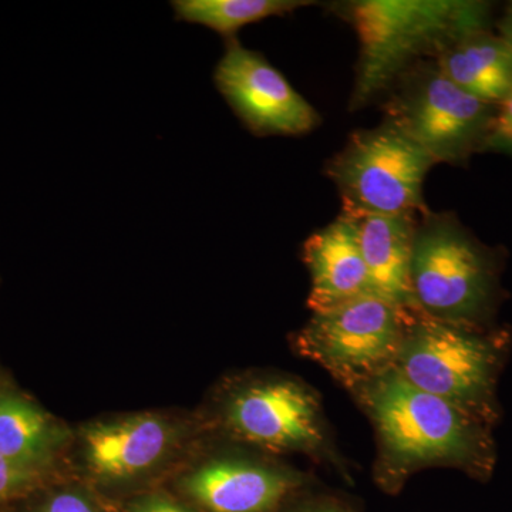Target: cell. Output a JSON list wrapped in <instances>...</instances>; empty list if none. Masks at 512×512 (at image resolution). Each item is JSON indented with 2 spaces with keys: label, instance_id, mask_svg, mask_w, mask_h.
Returning <instances> with one entry per match:
<instances>
[{
  "label": "cell",
  "instance_id": "6da1fadb",
  "mask_svg": "<svg viewBox=\"0 0 512 512\" xmlns=\"http://www.w3.org/2000/svg\"><path fill=\"white\" fill-rule=\"evenodd\" d=\"M359 40L349 110L386 96L400 74L433 60L467 30L484 26V6L461 0H353L333 3Z\"/></svg>",
  "mask_w": 512,
  "mask_h": 512
},
{
  "label": "cell",
  "instance_id": "7a4b0ae2",
  "mask_svg": "<svg viewBox=\"0 0 512 512\" xmlns=\"http://www.w3.org/2000/svg\"><path fill=\"white\" fill-rule=\"evenodd\" d=\"M360 393L379 437L380 477L387 490L419 468L471 467L487 451L477 417L417 389L396 369Z\"/></svg>",
  "mask_w": 512,
  "mask_h": 512
},
{
  "label": "cell",
  "instance_id": "3957f363",
  "mask_svg": "<svg viewBox=\"0 0 512 512\" xmlns=\"http://www.w3.org/2000/svg\"><path fill=\"white\" fill-rule=\"evenodd\" d=\"M436 161L390 121L359 130L326 164L342 212L360 215L423 214L424 181Z\"/></svg>",
  "mask_w": 512,
  "mask_h": 512
},
{
  "label": "cell",
  "instance_id": "277c9868",
  "mask_svg": "<svg viewBox=\"0 0 512 512\" xmlns=\"http://www.w3.org/2000/svg\"><path fill=\"white\" fill-rule=\"evenodd\" d=\"M386 97L384 120L436 164H464L484 150L497 110L447 79L434 60H421L400 74Z\"/></svg>",
  "mask_w": 512,
  "mask_h": 512
},
{
  "label": "cell",
  "instance_id": "5b68a950",
  "mask_svg": "<svg viewBox=\"0 0 512 512\" xmlns=\"http://www.w3.org/2000/svg\"><path fill=\"white\" fill-rule=\"evenodd\" d=\"M414 312L379 296H360L313 313L298 333L296 348L360 392L394 369Z\"/></svg>",
  "mask_w": 512,
  "mask_h": 512
},
{
  "label": "cell",
  "instance_id": "8992f818",
  "mask_svg": "<svg viewBox=\"0 0 512 512\" xmlns=\"http://www.w3.org/2000/svg\"><path fill=\"white\" fill-rule=\"evenodd\" d=\"M410 281L417 311L466 325L487 308L493 291L487 256L448 212L420 214Z\"/></svg>",
  "mask_w": 512,
  "mask_h": 512
},
{
  "label": "cell",
  "instance_id": "52a82bcc",
  "mask_svg": "<svg viewBox=\"0 0 512 512\" xmlns=\"http://www.w3.org/2000/svg\"><path fill=\"white\" fill-rule=\"evenodd\" d=\"M494 346L466 323L413 313L394 369L417 389L477 417L493 384Z\"/></svg>",
  "mask_w": 512,
  "mask_h": 512
},
{
  "label": "cell",
  "instance_id": "ba28073f",
  "mask_svg": "<svg viewBox=\"0 0 512 512\" xmlns=\"http://www.w3.org/2000/svg\"><path fill=\"white\" fill-rule=\"evenodd\" d=\"M214 82L255 136H303L319 126L318 111L293 89L284 74L237 39L228 40L215 67Z\"/></svg>",
  "mask_w": 512,
  "mask_h": 512
},
{
  "label": "cell",
  "instance_id": "9c48e42d",
  "mask_svg": "<svg viewBox=\"0 0 512 512\" xmlns=\"http://www.w3.org/2000/svg\"><path fill=\"white\" fill-rule=\"evenodd\" d=\"M229 430L249 444L274 451H313L325 441L316 394L292 380L251 384L227 410Z\"/></svg>",
  "mask_w": 512,
  "mask_h": 512
},
{
  "label": "cell",
  "instance_id": "30bf717a",
  "mask_svg": "<svg viewBox=\"0 0 512 512\" xmlns=\"http://www.w3.org/2000/svg\"><path fill=\"white\" fill-rule=\"evenodd\" d=\"M303 261L312 279L308 306L313 313L372 295L352 215L340 212L335 221L306 239Z\"/></svg>",
  "mask_w": 512,
  "mask_h": 512
},
{
  "label": "cell",
  "instance_id": "8fae6325",
  "mask_svg": "<svg viewBox=\"0 0 512 512\" xmlns=\"http://www.w3.org/2000/svg\"><path fill=\"white\" fill-rule=\"evenodd\" d=\"M298 484V478L276 468L217 460L191 474L185 488L211 512H269Z\"/></svg>",
  "mask_w": 512,
  "mask_h": 512
},
{
  "label": "cell",
  "instance_id": "7c38bea8",
  "mask_svg": "<svg viewBox=\"0 0 512 512\" xmlns=\"http://www.w3.org/2000/svg\"><path fill=\"white\" fill-rule=\"evenodd\" d=\"M90 470L104 480H124L156 466L167 453L173 430L154 416L94 424L84 433Z\"/></svg>",
  "mask_w": 512,
  "mask_h": 512
},
{
  "label": "cell",
  "instance_id": "4fadbf2b",
  "mask_svg": "<svg viewBox=\"0 0 512 512\" xmlns=\"http://www.w3.org/2000/svg\"><path fill=\"white\" fill-rule=\"evenodd\" d=\"M355 218L370 291L384 301L417 311L410 268L417 214L360 215Z\"/></svg>",
  "mask_w": 512,
  "mask_h": 512
},
{
  "label": "cell",
  "instance_id": "5bb4252c",
  "mask_svg": "<svg viewBox=\"0 0 512 512\" xmlns=\"http://www.w3.org/2000/svg\"><path fill=\"white\" fill-rule=\"evenodd\" d=\"M433 60L447 79L491 106L512 93V47L484 26L461 33Z\"/></svg>",
  "mask_w": 512,
  "mask_h": 512
},
{
  "label": "cell",
  "instance_id": "9a60e30c",
  "mask_svg": "<svg viewBox=\"0 0 512 512\" xmlns=\"http://www.w3.org/2000/svg\"><path fill=\"white\" fill-rule=\"evenodd\" d=\"M175 18L210 28L227 40L251 23L315 5L309 0H174Z\"/></svg>",
  "mask_w": 512,
  "mask_h": 512
},
{
  "label": "cell",
  "instance_id": "2e32d148",
  "mask_svg": "<svg viewBox=\"0 0 512 512\" xmlns=\"http://www.w3.org/2000/svg\"><path fill=\"white\" fill-rule=\"evenodd\" d=\"M52 441L53 429L42 410L16 397L0 400V457L36 466Z\"/></svg>",
  "mask_w": 512,
  "mask_h": 512
},
{
  "label": "cell",
  "instance_id": "e0dca14e",
  "mask_svg": "<svg viewBox=\"0 0 512 512\" xmlns=\"http://www.w3.org/2000/svg\"><path fill=\"white\" fill-rule=\"evenodd\" d=\"M37 466L15 463L0 457V504L9 503L35 490L40 483Z\"/></svg>",
  "mask_w": 512,
  "mask_h": 512
},
{
  "label": "cell",
  "instance_id": "ac0fdd59",
  "mask_svg": "<svg viewBox=\"0 0 512 512\" xmlns=\"http://www.w3.org/2000/svg\"><path fill=\"white\" fill-rule=\"evenodd\" d=\"M484 150L512 154V93L495 110Z\"/></svg>",
  "mask_w": 512,
  "mask_h": 512
},
{
  "label": "cell",
  "instance_id": "d6986e66",
  "mask_svg": "<svg viewBox=\"0 0 512 512\" xmlns=\"http://www.w3.org/2000/svg\"><path fill=\"white\" fill-rule=\"evenodd\" d=\"M36 512H96L82 495L60 493L53 495Z\"/></svg>",
  "mask_w": 512,
  "mask_h": 512
},
{
  "label": "cell",
  "instance_id": "ffe728a7",
  "mask_svg": "<svg viewBox=\"0 0 512 512\" xmlns=\"http://www.w3.org/2000/svg\"><path fill=\"white\" fill-rule=\"evenodd\" d=\"M136 512H188L184 510L180 505H175L173 503H168V501L164 500H153L148 501V503L140 505L137 508Z\"/></svg>",
  "mask_w": 512,
  "mask_h": 512
},
{
  "label": "cell",
  "instance_id": "44dd1931",
  "mask_svg": "<svg viewBox=\"0 0 512 512\" xmlns=\"http://www.w3.org/2000/svg\"><path fill=\"white\" fill-rule=\"evenodd\" d=\"M505 42L512 47V3L510 8L505 12L504 18L501 19L500 33H498Z\"/></svg>",
  "mask_w": 512,
  "mask_h": 512
},
{
  "label": "cell",
  "instance_id": "7402d4cb",
  "mask_svg": "<svg viewBox=\"0 0 512 512\" xmlns=\"http://www.w3.org/2000/svg\"><path fill=\"white\" fill-rule=\"evenodd\" d=\"M306 512H342V511L338 510V508H333V507H318V508H315V510H309Z\"/></svg>",
  "mask_w": 512,
  "mask_h": 512
}]
</instances>
